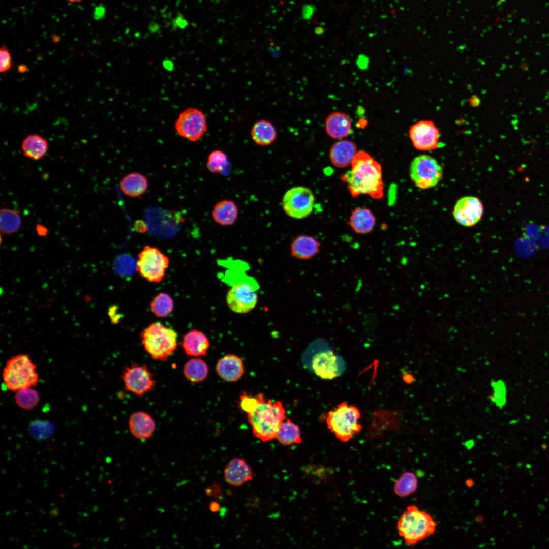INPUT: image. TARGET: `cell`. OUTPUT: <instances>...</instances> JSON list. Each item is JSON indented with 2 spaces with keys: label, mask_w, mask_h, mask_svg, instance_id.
Listing matches in <instances>:
<instances>
[{
  "label": "cell",
  "mask_w": 549,
  "mask_h": 549,
  "mask_svg": "<svg viewBox=\"0 0 549 549\" xmlns=\"http://www.w3.org/2000/svg\"><path fill=\"white\" fill-rule=\"evenodd\" d=\"M321 243L314 237L301 234L297 236L290 246L291 257L301 260H309L320 252Z\"/></svg>",
  "instance_id": "cell-18"
},
{
  "label": "cell",
  "mask_w": 549,
  "mask_h": 549,
  "mask_svg": "<svg viewBox=\"0 0 549 549\" xmlns=\"http://www.w3.org/2000/svg\"><path fill=\"white\" fill-rule=\"evenodd\" d=\"M403 379L407 384H412L415 381L414 376L409 373H403Z\"/></svg>",
  "instance_id": "cell-41"
},
{
  "label": "cell",
  "mask_w": 549,
  "mask_h": 549,
  "mask_svg": "<svg viewBox=\"0 0 549 549\" xmlns=\"http://www.w3.org/2000/svg\"><path fill=\"white\" fill-rule=\"evenodd\" d=\"M212 216L217 223L222 226H229L233 224L237 219L238 209L234 202L224 199L215 204Z\"/></svg>",
  "instance_id": "cell-26"
},
{
  "label": "cell",
  "mask_w": 549,
  "mask_h": 549,
  "mask_svg": "<svg viewBox=\"0 0 549 549\" xmlns=\"http://www.w3.org/2000/svg\"><path fill=\"white\" fill-rule=\"evenodd\" d=\"M491 386L492 393L489 396V399L495 405L502 409L506 404L507 389L506 383L501 379L492 380Z\"/></svg>",
  "instance_id": "cell-34"
},
{
  "label": "cell",
  "mask_w": 549,
  "mask_h": 549,
  "mask_svg": "<svg viewBox=\"0 0 549 549\" xmlns=\"http://www.w3.org/2000/svg\"><path fill=\"white\" fill-rule=\"evenodd\" d=\"M437 526L436 521L429 513L411 505L398 520L396 529L405 544L411 546L433 535Z\"/></svg>",
  "instance_id": "cell-3"
},
{
  "label": "cell",
  "mask_w": 549,
  "mask_h": 549,
  "mask_svg": "<svg viewBox=\"0 0 549 549\" xmlns=\"http://www.w3.org/2000/svg\"><path fill=\"white\" fill-rule=\"evenodd\" d=\"M418 486V481L415 474L411 471H406L395 481L394 492L398 496L405 498L414 493Z\"/></svg>",
  "instance_id": "cell-30"
},
{
  "label": "cell",
  "mask_w": 549,
  "mask_h": 549,
  "mask_svg": "<svg viewBox=\"0 0 549 549\" xmlns=\"http://www.w3.org/2000/svg\"><path fill=\"white\" fill-rule=\"evenodd\" d=\"M182 346L188 356H204L209 348L210 342L204 333L194 329L184 336Z\"/></svg>",
  "instance_id": "cell-21"
},
{
  "label": "cell",
  "mask_w": 549,
  "mask_h": 549,
  "mask_svg": "<svg viewBox=\"0 0 549 549\" xmlns=\"http://www.w3.org/2000/svg\"><path fill=\"white\" fill-rule=\"evenodd\" d=\"M220 508L219 504L215 501L212 502L209 505V509L212 512H218Z\"/></svg>",
  "instance_id": "cell-43"
},
{
  "label": "cell",
  "mask_w": 549,
  "mask_h": 549,
  "mask_svg": "<svg viewBox=\"0 0 549 549\" xmlns=\"http://www.w3.org/2000/svg\"><path fill=\"white\" fill-rule=\"evenodd\" d=\"M116 313H117V307L115 306L110 307L109 309L108 314L113 323H117L120 318L119 315Z\"/></svg>",
  "instance_id": "cell-39"
},
{
  "label": "cell",
  "mask_w": 549,
  "mask_h": 549,
  "mask_svg": "<svg viewBox=\"0 0 549 549\" xmlns=\"http://www.w3.org/2000/svg\"><path fill=\"white\" fill-rule=\"evenodd\" d=\"M348 224L355 233L365 234L373 230L376 224V218L369 209L357 207L352 211Z\"/></svg>",
  "instance_id": "cell-23"
},
{
  "label": "cell",
  "mask_w": 549,
  "mask_h": 549,
  "mask_svg": "<svg viewBox=\"0 0 549 549\" xmlns=\"http://www.w3.org/2000/svg\"><path fill=\"white\" fill-rule=\"evenodd\" d=\"M325 126L326 133L334 139H343L352 132L349 116L342 112L337 111L329 114L326 118Z\"/></svg>",
  "instance_id": "cell-19"
},
{
  "label": "cell",
  "mask_w": 549,
  "mask_h": 549,
  "mask_svg": "<svg viewBox=\"0 0 549 549\" xmlns=\"http://www.w3.org/2000/svg\"><path fill=\"white\" fill-rule=\"evenodd\" d=\"M140 338L145 350L154 360L166 361L177 349V333L160 322L148 325Z\"/></svg>",
  "instance_id": "cell-5"
},
{
  "label": "cell",
  "mask_w": 549,
  "mask_h": 549,
  "mask_svg": "<svg viewBox=\"0 0 549 549\" xmlns=\"http://www.w3.org/2000/svg\"><path fill=\"white\" fill-rule=\"evenodd\" d=\"M228 163L227 155L221 150H215L209 155L206 166L209 171L217 173L224 171Z\"/></svg>",
  "instance_id": "cell-35"
},
{
  "label": "cell",
  "mask_w": 549,
  "mask_h": 549,
  "mask_svg": "<svg viewBox=\"0 0 549 549\" xmlns=\"http://www.w3.org/2000/svg\"><path fill=\"white\" fill-rule=\"evenodd\" d=\"M264 399V394L261 393L256 396H252L244 392L240 395L239 406L247 414L254 411Z\"/></svg>",
  "instance_id": "cell-36"
},
{
  "label": "cell",
  "mask_w": 549,
  "mask_h": 549,
  "mask_svg": "<svg viewBox=\"0 0 549 549\" xmlns=\"http://www.w3.org/2000/svg\"><path fill=\"white\" fill-rule=\"evenodd\" d=\"M174 128L180 137L191 142H196L207 131L206 116L197 108L188 107L179 113L175 121Z\"/></svg>",
  "instance_id": "cell-11"
},
{
  "label": "cell",
  "mask_w": 549,
  "mask_h": 549,
  "mask_svg": "<svg viewBox=\"0 0 549 549\" xmlns=\"http://www.w3.org/2000/svg\"><path fill=\"white\" fill-rule=\"evenodd\" d=\"M483 206L480 200L474 196H465L459 199L454 207L452 215L455 220L465 227H471L481 220Z\"/></svg>",
  "instance_id": "cell-14"
},
{
  "label": "cell",
  "mask_w": 549,
  "mask_h": 549,
  "mask_svg": "<svg viewBox=\"0 0 549 549\" xmlns=\"http://www.w3.org/2000/svg\"><path fill=\"white\" fill-rule=\"evenodd\" d=\"M226 482L233 486H240L253 479V471L246 461L235 458L230 460L224 471Z\"/></svg>",
  "instance_id": "cell-16"
},
{
  "label": "cell",
  "mask_w": 549,
  "mask_h": 549,
  "mask_svg": "<svg viewBox=\"0 0 549 549\" xmlns=\"http://www.w3.org/2000/svg\"><path fill=\"white\" fill-rule=\"evenodd\" d=\"M148 28L151 33H158L160 29V26L158 23L151 21L149 23Z\"/></svg>",
  "instance_id": "cell-42"
},
{
  "label": "cell",
  "mask_w": 549,
  "mask_h": 549,
  "mask_svg": "<svg viewBox=\"0 0 549 549\" xmlns=\"http://www.w3.org/2000/svg\"><path fill=\"white\" fill-rule=\"evenodd\" d=\"M18 70L21 73H24L28 71V67L25 65H20L18 67Z\"/></svg>",
  "instance_id": "cell-44"
},
{
  "label": "cell",
  "mask_w": 549,
  "mask_h": 549,
  "mask_svg": "<svg viewBox=\"0 0 549 549\" xmlns=\"http://www.w3.org/2000/svg\"><path fill=\"white\" fill-rule=\"evenodd\" d=\"M250 135L257 145L266 146L276 140L277 132L274 125L270 121L261 119L256 121L252 127Z\"/></svg>",
  "instance_id": "cell-25"
},
{
  "label": "cell",
  "mask_w": 549,
  "mask_h": 549,
  "mask_svg": "<svg viewBox=\"0 0 549 549\" xmlns=\"http://www.w3.org/2000/svg\"><path fill=\"white\" fill-rule=\"evenodd\" d=\"M315 197L312 190L303 187H294L289 189L282 199L284 212L295 219H302L309 216L314 209Z\"/></svg>",
  "instance_id": "cell-10"
},
{
  "label": "cell",
  "mask_w": 549,
  "mask_h": 549,
  "mask_svg": "<svg viewBox=\"0 0 549 549\" xmlns=\"http://www.w3.org/2000/svg\"><path fill=\"white\" fill-rule=\"evenodd\" d=\"M2 378L6 387L15 392L35 387L39 381L37 366L27 354H19L9 358L4 368Z\"/></svg>",
  "instance_id": "cell-4"
},
{
  "label": "cell",
  "mask_w": 549,
  "mask_h": 549,
  "mask_svg": "<svg viewBox=\"0 0 549 549\" xmlns=\"http://www.w3.org/2000/svg\"><path fill=\"white\" fill-rule=\"evenodd\" d=\"M22 225L21 217L17 211L3 208L0 211L1 232L4 234H12L17 232Z\"/></svg>",
  "instance_id": "cell-31"
},
{
  "label": "cell",
  "mask_w": 549,
  "mask_h": 549,
  "mask_svg": "<svg viewBox=\"0 0 549 549\" xmlns=\"http://www.w3.org/2000/svg\"><path fill=\"white\" fill-rule=\"evenodd\" d=\"M312 366L314 373L323 379L331 380L341 373L342 361L332 351L319 352L313 358Z\"/></svg>",
  "instance_id": "cell-15"
},
{
  "label": "cell",
  "mask_w": 549,
  "mask_h": 549,
  "mask_svg": "<svg viewBox=\"0 0 549 549\" xmlns=\"http://www.w3.org/2000/svg\"><path fill=\"white\" fill-rule=\"evenodd\" d=\"M360 417V411L357 407L342 402L336 409L327 413L326 421L328 428L336 438L346 442L361 430L362 426L358 423Z\"/></svg>",
  "instance_id": "cell-6"
},
{
  "label": "cell",
  "mask_w": 549,
  "mask_h": 549,
  "mask_svg": "<svg viewBox=\"0 0 549 549\" xmlns=\"http://www.w3.org/2000/svg\"><path fill=\"white\" fill-rule=\"evenodd\" d=\"M65 1L71 2V3H80V2H82L83 0H65Z\"/></svg>",
  "instance_id": "cell-46"
},
{
  "label": "cell",
  "mask_w": 549,
  "mask_h": 549,
  "mask_svg": "<svg viewBox=\"0 0 549 549\" xmlns=\"http://www.w3.org/2000/svg\"><path fill=\"white\" fill-rule=\"evenodd\" d=\"M189 25V22L185 18L182 13L179 12L172 21V29L175 30L178 28L185 29Z\"/></svg>",
  "instance_id": "cell-38"
},
{
  "label": "cell",
  "mask_w": 549,
  "mask_h": 549,
  "mask_svg": "<svg viewBox=\"0 0 549 549\" xmlns=\"http://www.w3.org/2000/svg\"><path fill=\"white\" fill-rule=\"evenodd\" d=\"M367 120L365 119H361L358 122V126L361 128H363L367 126Z\"/></svg>",
  "instance_id": "cell-45"
},
{
  "label": "cell",
  "mask_w": 549,
  "mask_h": 549,
  "mask_svg": "<svg viewBox=\"0 0 549 549\" xmlns=\"http://www.w3.org/2000/svg\"><path fill=\"white\" fill-rule=\"evenodd\" d=\"M276 438L281 444L286 446L299 444L302 442L299 426L289 419L282 423Z\"/></svg>",
  "instance_id": "cell-29"
},
{
  "label": "cell",
  "mask_w": 549,
  "mask_h": 549,
  "mask_svg": "<svg viewBox=\"0 0 549 549\" xmlns=\"http://www.w3.org/2000/svg\"><path fill=\"white\" fill-rule=\"evenodd\" d=\"M443 168L433 157L421 155L416 157L410 166V176L415 186L421 189L436 186L443 176Z\"/></svg>",
  "instance_id": "cell-9"
},
{
  "label": "cell",
  "mask_w": 549,
  "mask_h": 549,
  "mask_svg": "<svg viewBox=\"0 0 549 549\" xmlns=\"http://www.w3.org/2000/svg\"><path fill=\"white\" fill-rule=\"evenodd\" d=\"M23 155L29 159L38 160L42 158L48 149V144L46 139L37 134H31L26 136L21 144Z\"/></svg>",
  "instance_id": "cell-27"
},
{
  "label": "cell",
  "mask_w": 549,
  "mask_h": 549,
  "mask_svg": "<svg viewBox=\"0 0 549 549\" xmlns=\"http://www.w3.org/2000/svg\"><path fill=\"white\" fill-rule=\"evenodd\" d=\"M285 414L281 402H272L265 398L254 411L247 414V420L254 436L266 442L276 438L279 428L286 418Z\"/></svg>",
  "instance_id": "cell-2"
},
{
  "label": "cell",
  "mask_w": 549,
  "mask_h": 549,
  "mask_svg": "<svg viewBox=\"0 0 549 549\" xmlns=\"http://www.w3.org/2000/svg\"><path fill=\"white\" fill-rule=\"evenodd\" d=\"M120 189L126 196L139 197L148 189V181L141 173L134 172L124 176L119 182Z\"/></svg>",
  "instance_id": "cell-24"
},
{
  "label": "cell",
  "mask_w": 549,
  "mask_h": 549,
  "mask_svg": "<svg viewBox=\"0 0 549 549\" xmlns=\"http://www.w3.org/2000/svg\"><path fill=\"white\" fill-rule=\"evenodd\" d=\"M36 230L40 236H46L49 234L48 229L42 224H37L36 226Z\"/></svg>",
  "instance_id": "cell-40"
},
{
  "label": "cell",
  "mask_w": 549,
  "mask_h": 549,
  "mask_svg": "<svg viewBox=\"0 0 549 549\" xmlns=\"http://www.w3.org/2000/svg\"><path fill=\"white\" fill-rule=\"evenodd\" d=\"M129 426L135 437L144 440L151 437L155 431L156 425L153 418L148 413L137 411L130 416Z\"/></svg>",
  "instance_id": "cell-22"
},
{
  "label": "cell",
  "mask_w": 549,
  "mask_h": 549,
  "mask_svg": "<svg viewBox=\"0 0 549 549\" xmlns=\"http://www.w3.org/2000/svg\"><path fill=\"white\" fill-rule=\"evenodd\" d=\"M357 152V146L353 142L348 140H339L331 146L329 158L334 166L345 168L351 165Z\"/></svg>",
  "instance_id": "cell-20"
},
{
  "label": "cell",
  "mask_w": 549,
  "mask_h": 549,
  "mask_svg": "<svg viewBox=\"0 0 549 549\" xmlns=\"http://www.w3.org/2000/svg\"><path fill=\"white\" fill-rule=\"evenodd\" d=\"M15 400L20 408L30 410L34 409L40 401V395L34 387L21 389L15 392Z\"/></svg>",
  "instance_id": "cell-33"
},
{
  "label": "cell",
  "mask_w": 549,
  "mask_h": 549,
  "mask_svg": "<svg viewBox=\"0 0 549 549\" xmlns=\"http://www.w3.org/2000/svg\"><path fill=\"white\" fill-rule=\"evenodd\" d=\"M259 288L256 280L247 275L243 279L232 282L226 295V301L229 309L236 314H245L250 312L257 304Z\"/></svg>",
  "instance_id": "cell-7"
},
{
  "label": "cell",
  "mask_w": 549,
  "mask_h": 549,
  "mask_svg": "<svg viewBox=\"0 0 549 549\" xmlns=\"http://www.w3.org/2000/svg\"><path fill=\"white\" fill-rule=\"evenodd\" d=\"M409 136L417 150L429 151L439 147L440 132L432 120H421L410 126Z\"/></svg>",
  "instance_id": "cell-13"
},
{
  "label": "cell",
  "mask_w": 549,
  "mask_h": 549,
  "mask_svg": "<svg viewBox=\"0 0 549 549\" xmlns=\"http://www.w3.org/2000/svg\"><path fill=\"white\" fill-rule=\"evenodd\" d=\"M209 369L202 359L193 358L184 365L183 372L185 377L193 383H200L207 378Z\"/></svg>",
  "instance_id": "cell-28"
},
{
  "label": "cell",
  "mask_w": 549,
  "mask_h": 549,
  "mask_svg": "<svg viewBox=\"0 0 549 549\" xmlns=\"http://www.w3.org/2000/svg\"><path fill=\"white\" fill-rule=\"evenodd\" d=\"M174 301L167 293L161 292L157 294L150 303V310L156 316L166 318L173 311Z\"/></svg>",
  "instance_id": "cell-32"
},
{
  "label": "cell",
  "mask_w": 549,
  "mask_h": 549,
  "mask_svg": "<svg viewBox=\"0 0 549 549\" xmlns=\"http://www.w3.org/2000/svg\"><path fill=\"white\" fill-rule=\"evenodd\" d=\"M353 197L368 195L375 199L384 195V183L381 164L367 152L359 150L351 164V170L341 176Z\"/></svg>",
  "instance_id": "cell-1"
},
{
  "label": "cell",
  "mask_w": 549,
  "mask_h": 549,
  "mask_svg": "<svg viewBox=\"0 0 549 549\" xmlns=\"http://www.w3.org/2000/svg\"><path fill=\"white\" fill-rule=\"evenodd\" d=\"M12 57L11 53L5 44L0 48V71L5 73L10 70L12 67Z\"/></svg>",
  "instance_id": "cell-37"
},
{
  "label": "cell",
  "mask_w": 549,
  "mask_h": 549,
  "mask_svg": "<svg viewBox=\"0 0 549 549\" xmlns=\"http://www.w3.org/2000/svg\"><path fill=\"white\" fill-rule=\"evenodd\" d=\"M169 263L168 256L159 249L145 246L138 254L136 269L147 281L160 283L165 278Z\"/></svg>",
  "instance_id": "cell-8"
},
{
  "label": "cell",
  "mask_w": 549,
  "mask_h": 549,
  "mask_svg": "<svg viewBox=\"0 0 549 549\" xmlns=\"http://www.w3.org/2000/svg\"><path fill=\"white\" fill-rule=\"evenodd\" d=\"M125 390L142 396L151 390L155 381L146 365L133 364L126 367L122 375Z\"/></svg>",
  "instance_id": "cell-12"
},
{
  "label": "cell",
  "mask_w": 549,
  "mask_h": 549,
  "mask_svg": "<svg viewBox=\"0 0 549 549\" xmlns=\"http://www.w3.org/2000/svg\"><path fill=\"white\" fill-rule=\"evenodd\" d=\"M216 371L225 381L234 382L242 377L245 368L243 361L239 357L234 354H227L218 360Z\"/></svg>",
  "instance_id": "cell-17"
}]
</instances>
